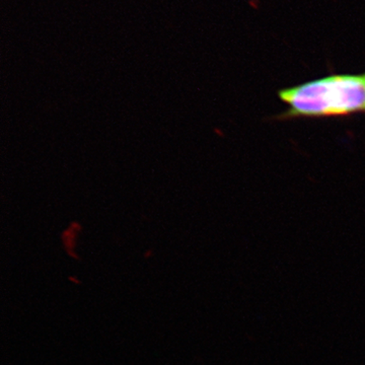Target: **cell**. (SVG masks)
<instances>
[{
	"label": "cell",
	"instance_id": "obj_1",
	"mask_svg": "<svg viewBox=\"0 0 365 365\" xmlns=\"http://www.w3.org/2000/svg\"><path fill=\"white\" fill-rule=\"evenodd\" d=\"M287 110L274 119L343 118L365 114V72L330 74L277 93Z\"/></svg>",
	"mask_w": 365,
	"mask_h": 365
}]
</instances>
